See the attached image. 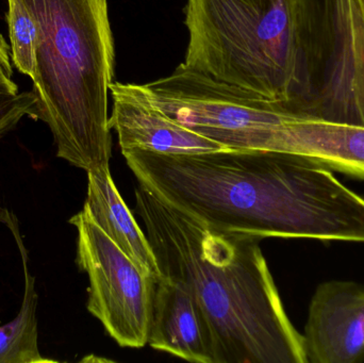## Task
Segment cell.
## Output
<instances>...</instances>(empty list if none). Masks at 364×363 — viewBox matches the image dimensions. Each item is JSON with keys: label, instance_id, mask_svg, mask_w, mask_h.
<instances>
[{"label": "cell", "instance_id": "cell-1", "mask_svg": "<svg viewBox=\"0 0 364 363\" xmlns=\"http://www.w3.org/2000/svg\"><path fill=\"white\" fill-rule=\"evenodd\" d=\"M122 153L139 183L218 229L261 240L364 243V198L303 156L231 148Z\"/></svg>", "mask_w": 364, "mask_h": 363}, {"label": "cell", "instance_id": "cell-2", "mask_svg": "<svg viewBox=\"0 0 364 363\" xmlns=\"http://www.w3.org/2000/svg\"><path fill=\"white\" fill-rule=\"evenodd\" d=\"M134 197L161 276L182 283L209 322L215 363H307L261 239L203 223L139 183Z\"/></svg>", "mask_w": 364, "mask_h": 363}, {"label": "cell", "instance_id": "cell-3", "mask_svg": "<svg viewBox=\"0 0 364 363\" xmlns=\"http://www.w3.org/2000/svg\"><path fill=\"white\" fill-rule=\"evenodd\" d=\"M38 27L33 92L57 156L85 172L109 168L115 46L107 0H23Z\"/></svg>", "mask_w": 364, "mask_h": 363}, {"label": "cell", "instance_id": "cell-4", "mask_svg": "<svg viewBox=\"0 0 364 363\" xmlns=\"http://www.w3.org/2000/svg\"><path fill=\"white\" fill-rule=\"evenodd\" d=\"M183 65L280 104L296 74L294 0H188Z\"/></svg>", "mask_w": 364, "mask_h": 363}, {"label": "cell", "instance_id": "cell-5", "mask_svg": "<svg viewBox=\"0 0 364 363\" xmlns=\"http://www.w3.org/2000/svg\"><path fill=\"white\" fill-rule=\"evenodd\" d=\"M296 74L286 110L364 127L360 0H294Z\"/></svg>", "mask_w": 364, "mask_h": 363}, {"label": "cell", "instance_id": "cell-6", "mask_svg": "<svg viewBox=\"0 0 364 363\" xmlns=\"http://www.w3.org/2000/svg\"><path fill=\"white\" fill-rule=\"evenodd\" d=\"M70 223L78 234L76 262L89 277L87 308L122 347L149 342L156 281L100 229L87 207Z\"/></svg>", "mask_w": 364, "mask_h": 363}, {"label": "cell", "instance_id": "cell-7", "mask_svg": "<svg viewBox=\"0 0 364 363\" xmlns=\"http://www.w3.org/2000/svg\"><path fill=\"white\" fill-rule=\"evenodd\" d=\"M307 363L364 362V286L321 283L309 306L303 335Z\"/></svg>", "mask_w": 364, "mask_h": 363}, {"label": "cell", "instance_id": "cell-8", "mask_svg": "<svg viewBox=\"0 0 364 363\" xmlns=\"http://www.w3.org/2000/svg\"><path fill=\"white\" fill-rule=\"evenodd\" d=\"M110 95L113 109L109 124L117 132L122 153L145 151L164 155H192L227 149L154 106L142 85L113 82Z\"/></svg>", "mask_w": 364, "mask_h": 363}, {"label": "cell", "instance_id": "cell-9", "mask_svg": "<svg viewBox=\"0 0 364 363\" xmlns=\"http://www.w3.org/2000/svg\"><path fill=\"white\" fill-rule=\"evenodd\" d=\"M151 349L195 363H215L209 322L194 296L178 281L155 283L149 342Z\"/></svg>", "mask_w": 364, "mask_h": 363}, {"label": "cell", "instance_id": "cell-10", "mask_svg": "<svg viewBox=\"0 0 364 363\" xmlns=\"http://www.w3.org/2000/svg\"><path fill=\"white\" fill-rule=\"evenodd\" d=\"M87 174L85 206L94 221L143 274L158 281L161 273L153 247L119 194L110 168L91 170Z\"/></svg>", "mask_w": 364, "mask_h": 363}, {"label": "cell", "instance_id": "cell-11", "mask_svg": "<svg viewBox=\"0 0 364 363\" xmlns=\"http://www.w3.org/2000/svg\"><path fill=\"white\" fill-rule=\"evenodd\" d=\"M23 260L25 293L18 315L14 320L0 326V363H46L55 360L43 357L38 349V294L36 279L28 269V258L23 240L15 224H10Z\"/></svg>", "mask_w": 364, "mask_h": 363}, {"label": "cell", "instance_id": "cell-12", "mask_svg": "<svg viewBox=\"0 0 364 363\" xmlns=\"http://www.w3.org/2000/svg\"><path fill=\"white\" fill-rule=\"evenodd\" d=\"M8 25L12 59L19 72L33 79L36 75L38 27L23 0H8Z\"/></svg>", "mask_w": 364, "mask_h": 363}, {"label": "cell", "instance_id": "cell-13", "mask_svg": "<svg viewBox=\"0 0 364 363\" xmlns=\"http://www.w3.org/2000/svg\"><path fill=\"white\" fill-rule=\"evenodd\" d=\"M38 119V97L33 91L8 93L0 91V138L13 129L23 117Z\"/></svg>", "mask_w": 364, "mask_h": 363}, {"label": "cell", "instance_id": "cell-14", "mask_svg": "<svg viewBox=\"0 0 364 363\" xmlns=\"http://www.w3.org/2000/svg\"><path fill=\"white\" fill-rule=\"evenodd\" d=\"M9 50L6 40L0 34V91L16 94L18 93V87L12 79V64Z\"/></svg>", "mask_w": 364, "mask_h": 363}, {"label": "cell", "instance_id": "cell-15", "mask_svg": "<svg viewBox=\"0 0 364 363\" xmlns=\"http://www.w3.org/2000/svg\"><path fill=\"white\" fill-rule=\"evenodd\" d=\"M361 4H363V8H364V0H360Z\"/></svg>", "mask_w": 364, "mask_h": 363}]
</instances>
